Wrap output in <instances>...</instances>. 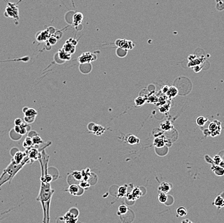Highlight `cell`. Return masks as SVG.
I'll use <instances>...</instances> for the list:
<instances>
[{"label": "cell", "instance_id": "7", "mask_svg": "<svg viewBox=\"0 0 224 223\" xmlns=\"http://www.w3.org/2000/svg\"><path fill=\"white\" fill-rule=\"evenodd\" d=\"M95 60H96L95 55L90 52L83 53V54L79 57V61L81 64L90 63Z\"/></svg>", "mask_w": 224, "mask_h": 223}, {"label": "cell", "instance_id": "13", "mask_svg": "<svg viewBox=\"0 0 224 223\" xmlns=\"http://www.w3.org/2000/svg\"><path fill=\"white\" fill-rule=\"evenodd\" d=\"M172 185H171L170 183L167 182H162L159 186V190H161L162 192L166 194L170 191Z\"/></svg>", "mask_w": 224, "mask_h": 223}, {"label": "cell", "instance_id": "33", "mask_svg": "<svg viewBox=\"0 0 224 223\" xmlns=\"http://www.w3.org/2000/svg\"><path fill=\"white\" fill-rule=\"evenodd\" d=\"M213 163H215V165H220L223 160L222 159V158L220 157L219 155H215L213 158Z\"/></svg>", "mask_w": 224, "mask_h": 223}, {"label": "cell", "instance_id": "35", "mask_svg": "<svg viewBox=\"0 0 224 223\" xmlns=\"http://www.w3.org/2000/svg\"><path fill=\"white\" fill-rule=\"evenodd\" d=\"M204 60L202 59H200V58H197L196 59H194V60H192L191 62L189 63V66L190 65H193V66H195V65H198V64H200V63H201L202 61Z\"/></svg>", "mask_w": 224, "mask_h": 223}, {"label": "cell", "instance_id": "16", "mask_svg": "<svg viewBox=\"0 0 224 223\" xmlns=\"http://www.w3.org/2000/svg\"><path fill=\"white\" fill-rule=\"evenodd\" d=\"M23 111L24 114V116H27V117H36L37 114V111L33 108H28V107H25V108L23 109Z\"/></svg>", "mask_w": 224, "mask_h": 223}, {"label": "cell", "instance_id": "8", "mask_svg": "<svg viewBox=\"0 0 224 223\" xmlns=\"http://www.w3.org/2000/svg\"><path fill=\"white\" fill-rule=\"evenodd\" d=\"M68 192L72 194L73 196H81L83 194L84 192V189L81 188V187L76 184H72L70 185L68 187Z\"/></svg>", "mask_w": 224, "mask_h": 223}, {"label": "cell", "instance_id": "23", "mask_svg": "<svg viewBox=\"0 0 224 223\" xmlns=\"http://www.w3.org/2000/svg\"><path fill=\"white\" fill-rule=\"evenodd\" d=\"M131 194H132V196L133 197V198L135 200H136L137 199L139 198V197L142 196V192L141 190H140L139 188H138V187H137V188H134L133 190L132 191V192H131Z\"/></svg>", "mask_w": 224, "mask_h": 223}, {"label": "cell", "instance_id": "18", "mask_svg": "<svg viewBox=\"0 0 224 223\" xmlns=\"http://www.w3.org/2000/svg\"><path fill=\"white\" fill-rule=\"evenodd\" d=\"M213 204H214L215 206L218 207V208H221L223 206V205H224L223 198L221 196H218L215 198Z\"/></svg>", "mask_w": 224, "mask_h": 223}, {"label": "cell", "instance_id": "15", "mask_svg": "<svg viewBox=\"0 0 224 223\" xmlns=\"http://www.w3.org/2000/svg\"><path fill=\"white\" fill-rule=\"evenodd\" d=\"M178 93H179V91H178V89L176 87H175V86H171V87H169L168 90L166 94L169 98L171 99L175 97L178 95Z\"/></svg>", "mask_w": 224, "mask_h": 223}, {"label": "cell", "instance_id": "17", "mask_svg": "<svg viewBox=\"0 0 224 223\" xmlns=\"http://www.w3.org/2000/svg\"><path fill=\"white\" fill-rule=\"evenodd\" d=\"M30 137L32 138V142L34 146H39L44 143V142L42 141L41 138L38 135H36L34 136H30Z\"/></svg>", "mask_w": 224, "mask_h": 223}, {"label": "cell", "instance_id": "6", "mask_svg": "<svg viewBox=\"0 0 224 223\" xmlns=\"http://www.w3.org/2000/svg\"><path fill=\"white\" fill-rule=\"evenodd\" d=\"M115 45L118 47L123 50L132 49L135 46V45L132 41H127L126 39H117L115 41Z\"/></svg>", "mask_w": 224, "mask_h": 223}, {"label": "cell", "instance_id": "29", "mask_svg": "<svg viewBox=\"0 0 224 223\" xmlns=\"http://www.w3.org/2000/svg\"><path fill=\"white\" fill-rule=\"evenodd\" d=\"M71 176H72L73 178L77 181H79L81 179H83V176H82L81 172L80 171H73L71 174Z\"/></svg>", "mask_w": 224, "mask_h": 223}, {"label": "cell", "instance_id": "43", "mask_svg": "<svg viewBox=\"0 0 224 223\" xmlns=\"http://www.w3.org/2000/svg\"><path fill=\"white\" fill-rule=\"evenodd\" d=\"M216 2H217V3H221L222 5H223V3L222 2L221 0H216Z\"/></svg>", "mask_w": 224, "mask_h": 223}, {"label": "cell", "instance_id": "21", "mask_svg": "<svg viewBox=\"0 0 224 223\" xmlns=\"http://www.w3.org/2000/svg\"><path fill=\"white\" fill-rule=\"evenodd\" d=\"M127 192V186L123 185L120 186L118 190V197H123L126 195Z\"/></svg>", "mask_w": 224, "mask_h": 223}, {"label": "cell", "instance_id": "30", "mask_svg": "<svg viewBox=\"0 0 224 223\" xmlns=\"http://www.w3.org/2000/svg\"><path fill=\"white\" fill-rule=\"evenodd\" d=\"M79 186L84 190H86L90 186V184L88 182V181L84 180V179H81V181H79Z\"/></svg>", "mask_w": 224, "mask_h": 223}, {"label": "cell", "instance_id": "38", "mask_svg": "<svg viewBox=\"0 0 224 223\" xmlns=\"http://www.w3.org/2000/svg\"><path fill=\"white\" fill-rule=\"evenodd\" d=\"M159 104H161V105H163L166 103V100L164 99V97L163 96H161L159 99H158V102H157Z\"/></svg>", "mask_w": 224, "mask_h": 223}, {"label": "cell", "instance_id": "19", "mask_svg": "<svg viewBox=\"0 0 224 223\" xmlns=\"http://www.w3.org/2000/svg\"><path fill=\"white\" fill-rule=\"evenodd\" d=\"M23 145L25 149H28L29 147L33 146V142H32V138L30 136H27V137L24 139V141L23 142Z\"/></svg>", "mask_w": 224, "mask_h": 223}, {"label": "cell", "instance_id": "39", "mask_svg": "<svg viewBox=\"0 0 224 223\" xmlns=\"http://www.w3.org/2000/svg\"><path fill=\"white\" fill-rule=\"evenodd\" d=\"M49 42L51 45H55V43L57 42V39L54 37H51L50 38H49Z\"/></svg>", "mask_w": 224, "mask_h": 223}, {"label": "cell", "instance_id": "9", "mask_svg": "<svg viewBox=\"0 0 224 223\" xmlns=\"http://www.w3.org/2000/svg\"><path fill=\"white\" fill-rule=\"evenodd\" d=\"M76 45V43H73L68 40L66 41V44L64 45L63 50L66 52L70 53V54H72L76 51V46H75Z\"/></svg>", "mask_w": 224, "mask_h": 223}, {"label": "cell", "instance_id": "1", "mask_svg": "<svg viewBox=\"0 0 224 223\" xmlns=\"http://www.w3.org/2000/svg\"><path fill=\"white\" fill-rule=\"evenodd\" d=\"M54 190L52 188L50 183L41 181L40 190L37 197V201L41 203L43 211V220L42 222L50 221V204Z\"/></svg>", "mask_w": 224, "mask_h": 223}, {"label": "cell", "instance_id": "5", "mask_svg": "<svg viewBox=\"0 0 224 223\" xmlns=\"http://www.w3.org/2000/svg\"><path fill=\"white\" fill-rule=\"evenodd\" d=\"M6 12L7 13V14H8V16L10 17H11V18L17 19L19 17L17 6L14 4L9 3L6 6Z\"/></svg>", "mask_w": 224, "mask_h": 223}, {"label": "cell", "instance_id": "12", "mask_svg": "<svg viewBox=\"0 0 224 223\" xmlns=\"http://www.w3.org/2000/svg\"><path fill=\"white\" fill-rule=\"evenodd\" d=\"M63 219L65 222H76L77 221V217L71 213L70 211L66 212L63 216Z\"/></svg>", "mask_w": 224, "mask_h": 223}, {"label": "cell", "instance_id": "14", "mask_svg": "<svg viewBox=\"0 0 224 223\" xmlns=\"http://www.w3.org/2000/svg\"><path fill=\"white\" fill-rule=\"evenodd\" d=\"M211 170L214 172V173L219 176H222L224 174V169L222 167L219 165H212L211 167Z\"/></svg>", "mask_w": 224, "mask_h": 223}, {"label": "cell", "instance_id": "41", "mask_svg": "<svg viewBox=\"0 0 224 223\" xmlns=\"http://www.w3.org/2000/svg\"><path fill=\"white\" fill-rule=\"evenodd\" d=\"M23 120L21 118H16V119L15 120V121H14V124H15L16 125H21V124H22L23 123Z\"/></svg>", "mask_w": 224, "mask_h": 223}, {"label": "cell", "instance_id": "25", "mask_svg": "<svg viewBox=\"0 0 224 223\" xmlns=\"http://www.w3.org/2000/svg\"><path fill=\"white\" fill-rule=\"evenodd\" d=\"M165 144V142L162 138H157L154 141V145L157 147V148H161Z\"/></svg>", "mask_w": 224, "mask_h": 223}, {"label": "cell", "instance_id": "32", "mask_svg": "<svg viewBox=\"0 0 224 223\" xmlns=\"http://www.w3.org/2000/svg\"><path fill=\"white\" fill-rule=\"evenodd\" d=\"M167 199H168V196L166 195L165 193L161 192V194H159L158 200L161 203H165L167 201Z\"/></svg>", "mask_w": 224, "mask_h": 223}, {"label": "cell", "instance_id": "22", "mask_svg": "<svg viewBox=\"0 0 224 223\" xmlns=\"http://www.w3.org/2000/svg\"><path fill=\"white\" fill-rule=\"evenodd\" d=\"M59 56L61 57V59L66 60H70L71 58L70 53L66 52L65 51H64L63 50H60V51L59 52Z\"/></svg>", "mask_w": 224, "mask_h": 223}, {"label": "cell", "instance_id": "3", "mask_svg": "<svg viewBox=\"0 0 224 223\" xmlns=\"http://www.w3.org/2000/svg\"><path fill=\"white\" fill-rule=\"evenodd\" d=\"M43 150L42 149H37L35 147L32 146L29 148L26 149V155L29 158L30 160L33 162L34 161L38 160L39 158L41 156V150Z\"/></svg>", "mask_w": 224, "mask_h": 223}, {"label": "cell", "instance_id": "2", "mask_svg": "<svg viewBox=\"0 0 224 223\" xmlns=\"http://www.w3.org/2000/svg\"><path fill=\"white\" fill-rule=\"evenodd\" d=\"M30 161H31L27 156L24 158L23 162L21 163H17L16 161L12 160L11 162L3 170L2 174L0 176V186L7 182H9V183H11L12 179L17 172L24 167V165L29 163Z\"/></svg>", "mask_w": 224, "mask_h": 223}, {"label": "cell", "instance_id": "34", "mask_svg": "<svg viewBox=\"0 0 224 223\" xmlns=\"http://www.w3.org/2000/svg\"><path fill=\"white\" fill-rule=\"evenodd\" d=\"M35 120V117H27L24 116V120L26 122L27 124H32L34 122Z\"/></svg>", "mask_w": 224, "mask_h": 223}, {"label": "cell", "instance_id": "26", "mask_svg": "<svg viewBox=\"0 0 224 223\" xmlns=\"http://www.w3.org/2000/svg\"><path fill=\"white\" fill-rule=\"evenodd\" d=\"M176 214L180 217H184L186 216L187 214V210L183 206H180L177 208L176 210Z\"/></svg>", "mask_w": 224, "mask_h": 223}, {"label": "cell", "instance_id": "20", "mask_svg": "<svg viewBox=\"0 0 224 223\" xmlns=\"http://www.w3.org/2000/svg\"><path fill=\"white\" fill-rule=\"evenodd\" d=\"M127 142L131 145H135L138 144L140 142V140L135 135H131L127 138Z\"/></svg>", "mask_w": 224, "mask_h": 223}, {"label": "cell", "instance_id": "36", "mask_svg": "<svg viewBox=\"0 0 224 223\" xmlns=\"http://www.w3.org/2000/svg\"><path fill=\"white\" fill-rule=\"evenodd\" d=\"M169 108V106L168 107V105L164 104L163 105H162V107L160 108V111H161V113H166L168 111Z\"/></svg>", "mask_w": 224, "mask_h": 223}, {"label": "cell", "instance_id": "42", "mask_svg": "<svg viewBox=\"0 0 224 223\" xmlns=\"http://www.w3.org/2000/svg\"><path fill=\"white\" fill-rule=\"evenodd\" d=\"M182 223H185V222H189V223H192V222L191 221H189V219H185V220H183L182 221Z\"/></svg>", "mask_w": 224, "mask_h": 223}, {"label": "cell", "instance_id": "28", "mask_svg": "<svg viewBox=\"0 0 224 223\" xmlns=\"http://www.w3.org/2000/svg\"><path fill=\"white\" fill-rule=\"evenodd\" d=\"M197 124L199 125V126H204V125L205 124L206 122H207V118H205L204 117H199L197 118Z\"/></svg>", "mask_w": 224, "mask_h": 223}, {"label": "cell", "instance_id": "4", "mask_svg": "<svg viewBox=\"0 0 224 223\" xmlns=\"http://www.w3.org/2000/svg\"><path fill=\"white\" fill-rule=\"evenodd\" d=\"M209 131L212 136H216L220 135V131H221V127H220V123L217 120L213 121L211 122L208 127Z\"/></svg>", "mask_w": 224, "mask_h": 223}, {"label": "cell", "instance_id": "40", "mask_svg": "<svg viewBox=\"0 0 224 223\" xmlns=\"http://www.w3.org/2000/svg\"><path fill=\"white\" fill-rule=\"evenodd\" d=\"M168 89H169V86L167 85H164L161 88V91L162 93H163V94H166L167 91H168Z\"/></svg>", "mask_w": 224, "mask_h": 223}, {"label": "cell", "instance_id": "37", "mask_svg": "<svg viewBox=\"0 0 224 223\" xmlns=\"http://www.w3.org/2000/svg\"><path fill=\"white\" fill-rule=\"evenodd\" d=\"M148 101L151 103H156L158 102V99L155 95H152L148 99Z\"/></svg>", "mask_w": 224, "mask_h": 223}, {"label": "cell", "instance_id": "10", "mask_svg": "<svg viewBox=\"0 0 224 223\" xmlns=\"http://www.w3.org/2000/svg\"><path fill=\"white\" fill-rule=\"evenodd\" d=\"M26 156L27 155H26L25 152H23V151L19 150V151H17V152H16L15 154H14L12 160L14 161H16L17 163H21L23 162Z\"/></svg>", "mask_w": 224, "mask_h": 223}, {"label": "cell", "instance_id": "11", "mask_svg": "<svg viewBox=\"0 0 224 223\" xmlns=\"http://www.w3.org/2000/svg\"><path fill=\"white\" fill-rule=\"evenodd\" d=\"M83 20V15L81 12H77L74 14L73 17V24L74 27H77Z\"/></svg>", "mask_w": 224, "mask_h": 223}, {"label": "cell", "instance_id": "31", "mask_svg": "<svg viewBox=\"0 0 224 223\" xmlns=\"http://www.w3.org/2000/svg\"><path fill=\"white\" fill-rule=\"evenodd\" d=\"M161 127L164 131H169L172 128V125L171 124L170 122L169 121H166L164 123L162 124L161 125Z\"/></svg>", "mask_w": 224, "mask_h": 223}, {"label": "cell", "instance_id": "24", "mask_svg": "<svg viewBox=\"0 0 224 223\" xmlns=\"http://www.w3.org/2000/svg\"><path fill=\"white\" fill-rule=\"evenodd\" d=\"M145 101H146V99L144 98L143 96H138L137 98L135 100V103L137 106H141L144 105Z\"/></svg>", "mask_w": 224, "mask_h": 223}, {"label": "cell", "instance_id": "27", "mask_svg": "<svg viewBox=\"0 0 224 223\" xmlns=\"http://www.w3.org/2000/svg\"><path fill=\"white\" fill-rule=\"evenodd\" d=\"M127 211H128V208H127L126 205H120L118 209V215H126L127 213Z\"/></svg>", "mask_w": 224, "mask_h": 223}]
</instances>
